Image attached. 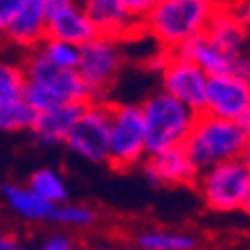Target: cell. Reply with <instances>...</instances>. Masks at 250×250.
<instances>
[{
    "label": "cell",
    "mask_w": 250,
    "mask_h": 250,
    "mask_svg": "<svg viewBox=\"0 0 250 250\" xmlns=\"http://www.w3.org/2000/svg\"><path fill=\"white\" fill-rule=\"evenodd\" d=\"M41 2H43V7H45L47 16H50V14H54V12H61V9H65V7L75 5L77 0H41Z\"/></svg>",
    "instance_id": "obj_30"
},
{
    "label": "cell",
    "mask_w": 250,
    "mask_h": 250,
    "mask_svg": "<svg viewBox=\"0 0 250 250\" xmlns=\"http://www.w3.org/2000/svg\"><path fill=\"white\" fill-rule=\"evenodd\" d=\"M23 2L25 0H0V41L5 39L7 29H9L14 16L18 14V9H21Z\"/></svg>",
    "instance_id": "obj_26"
},
{
    "label": "cell",
    "mask_w": 250,
    "mask_h": 250,
    "mask_svg": "<svg viewBox=\"0 0 250 250\" xmlns=\"http://www.w3.org/2000/svg\"><path fill=\"white\" fill-rule=\"evenodd\" d=\"M244 29H246V43H248V50H250V12L244 18Z\"/></svg>",
    "instance_id": "obj_33"
},
{
    "label": "cell",
    "mask_w": 250,
    "mask_h": 250,
    "mask_svg": "<svg viewBox=\"0 0 250 250\" xmlns=\"http://www.w3.org/2000/svg\"><path fill=\"white\" fill-rule=\"evenodd\" d=\"M232 72L241 79V82L246 83V86L250 88V50H246V52H241L237 59H234L232 63Z\"/></svg>",
    "instance_id": "obj_28"
},
{
    "label": "cell",
    "mask_w": 250,
    "mask_h": 250,
    "mask_svg": "<svg viewBox=\"0 0 250 250\" xmlns=\"http://www.w3.org/2000/svg\"><path fill=\"white\" fill-rule=\"evenodd\" d=\"M250 104V88L234 72H223L208 79L205 88L203 113L212 117H221L230 122H239V117Z\"/></svg>",
    "instance_id": "obj_11"
},
{
    "label": "cell",
    "mask_w": 250,
    "mask_h": 250,
    "mask_svg": "<svg viewBox=\"0 0 250 250\" xmlns=\"http://www.w3.org/2000/svg\"><path fill=\"white\" fill-rule=\"evenodd\" d=\"M194 187L201 196V203L209 212L234 214L244 209L246 196L250 192V174L241 160H228L198 171Z\"/></svg>",
    "instance_id": "obj_6"
},
{
    "label": "cell",
    "mask_w": 250,
    "mask_h": 250,
    "mask_svg": "<svg viewBox=\"0 0 250 250\" xmlns=\"http://www.w3.org/2000/svg\"><path fill=\"white\" fill-rule=\"evenodd\" d=\"M145 122L138 102L111 104V133H108V167L128 174L146 160Z\"/></svg>",
    "instance_id": "obj_5"
},
{
    "label": "cell",
    "mask_w": 250,
    "mask_h": 250,
    "mask_svg": "<svg viewBox=\"0 0 250 250\" xmlns=\"http://www.w3.org/2000/svg\"><path fill=\"white\" fill-rule=\"evenodd\" d=\"M176 54H181V57H185L187 61H192L194 65H198L208 77L223 75V72H232L234 59L228 57L226 52H221V50L209 41L205 34L194 36L192 41H187L185 45L178 47Z\"/></svg>",
    "instance_id": "obj_18"
},
{
    "label": "cell",
    "mask_w": 250,
    "mask_h": 250,
    "mask_svg": "<svg viewBox=\"0 0 250 250\" xmlns=\"http://www.w3.org/2000/svg\"><path fill=\"white\" fill-rule=\"evenodd\" d=\"M239 126L244 128V133L250 138V104H248V108L244 111V115L239 117Z\"/></svg>",
    "instance_id": "obj_31"
},
{
    "label": "cell",
    "mask_w": 250,
    "mask_h": 250,
    "mask_svg": "<svg viewBox=\"0 0 250 250\" xmlns=\"http://www.w3.org/2000/svg\"><path fill=\"white\" fill-rule=\"evenodd\" d=\"M111 102H86L65 140V149L90 165L108 163Z\"/></svg>",
    "instance_id": "obj_8"
},
{
    "label": "cell",
    "mask_w": 250,
    "mask_h": 250,
    "mask_svg": "<svg viewBox=\"0 0 250 250\" xmlns=\"http://www.w3.org/2000/svg\"><path fill=\"white\" fill-rule=\"evenodd\" d=\"M122 7L126 9V14L133 18V23L142 29V23L146 21V16L160 5V0H120Z\"/></svg>",
    "instance_id": "obj_25"
},
{
    "label": "cell",
    "mask_w": 250,
    "mask_h": 250,
    "mask_svg": "<svg viewBox=\"0 0 250 250\" xmlns=\"http://www.w3.org/2000/svg\"><path fill=\"white\" fill-rule=\"evenodd\" d=\"M47 39V12L41 0H25L2 41L14 50L29 52L36 50Z\"/></svg>",
    "instance_id": "obj_13"
},
{
    "label": "cell",
    "mask_w": 250,
    "mask_h": 250,
    "mask_svg": "<svg viewBox=\"0 0 250 250\" xmlns=\"http://www.w3.org/2000/svg\"><path fill=\"white\" fill-rule=\"evenodd\" d=\"M86 250H111V248H86Z\"/></svg>",
    "instance_id": "obj_36"
},
{
    "label": "cell",
    "mask_w": 250,
    "mask_h": 250,
    "mask_svg": "<svg viewBox=\"0 0 250 250\" xmlns=\"http://www.w3.org/2000/svg\"><path fill=\"white\" fill-rule=\"evenodd\" d=\"M138 104L145 122L146 153H158L185 145L187 135L196 122V113L176 102L174 97H169L160 88L149 93Z\"/></svg>",
    "instance_id": "obj_3"
},
{
    "label": "cell",
    "mask_w": 250,
    "mask_h": 250,
    "mask_svg": "<svg viewBox=\"0 0 250 250\" xmlns=\"http://www.w3.org/2000/svg\"><path fill=\"white\" fill-rule=\"evenodd\" d=\"M205 36L221 52H226L228 57H232V59H237L241 52L248 50L244 21L230 9V5H219V9L214 12L208 29H205Z\"/></svg>",
    "instance_id": "obj_16"
},
{
    "label": "cell",
    "mask_w": 250,
    "mask_h": 250,
    "mask_svg": "<svg viewBox=\"0 0 250 250\" xmlns=\"http://www.w3.org/2000/svg\"><path fill=\"white\" fill-rule=\"evenodd\" d=\"M124 43L106 36H95L90 43L79 47L77 75L86 83L90 102H108L111 90L124 68Z\"/></svg>",
    "instance_id": "obj_7"
},
{
    "label": "cell",
    "mask_w": 250,
    "mask_h": 250,
    "mask_svg": "<svg viewBox=\"0 0 250 250\" xmlns=\"http://www.w3.org/2000/svg\"><path fill=\"white\" fill-rule=\"evenodd\" d=\"M39 250H77V244L68 232H52L39 246Z\"/></svg>",
    "instance_id": "obj_27"
},
{
    "label": "cell",
    "mask_w": 250,
    "mask_h": 250,
    "mask_svg": "<svg viewBox=\"0 0 250 250\" xmlns=\"http://www.w3.org/2000/svg\"><path fill=\"white\" fill-rule=\"evenodd\" d=\"M241 163H244V167L248 169V174H250V138L246 140V146H244V151H241V158H239Z\"/></svg>",
    "instance_id": "obj_32"
},
{
    "label": "cell",
    "mask_w": 250,
    "mask_h": 250,
    "mask_svg": "<svg viewBox=\"0 0 250 250\" xmlns=\"http://www.w3.org/2000/svg\"><path fill=\"white\" fill-rule=\"evenodd\" d=\"M138 250H198L196 234L174 228H142L133 237Z\"/></svg>",
    "instance_id": "obj_19"
},
{
    "label": "cell",
    "mask_w": 250,
    "mask_h": 250,
    "mask_svg": "<svg viewBox=\"0 0 250 250\" xmlns=\"http://www.w3.org/2000/svg\"><path fill=\"white\" fill-rule=\"evenodd\" d=\"M160 79V90L167 93L169 97H174L176 102H181L189 111L201 115L205 108V88H208V79L203 70L194 65L192 61H187L185 57L176 52H169L165 59L163 70L158 72Z\"/></svg>",
    "instance_id": "obj_9"
},
{
    "label": "cell",
    "mask_w": 250,
    "mask_h": 250,
    "mask_svg": "<svg viewBox=\"0 0 250 250\" xmlns=\"http://www.w3.org/2000/svg\"><path fill=\"white\" fill-rule=\"evenodd\" d=\"M25 75L21 61L0 59V106H14L25 102Z\"/></svg>",
    "instance_id": "obj_22"
},
{
    "label": "cell",
    "mask_w": 250,
    "mask_h": 250,
    "mask_svg": "<svg viewBox=\"0 0 250 250\" xmlns=\"http://www.w3.org/2000/svg\"><path fill=\"white\" fill-rule=\"evenodd\" d=\"M86 16L90 18L97 36L126 41L135 34H142V29L133 23V18L126 14L120 0H77Z\"/></svg>",
    "instance_id": "obj_12"
},
{
    "label": "cell",
    "mask_w": 250,
    "mask_h": 250,
    "mask_svg": "<svg viewBox=\"0 0 250 250\" xmlns=\"http://www.w3.org/2000/svg\"><path fill=\"white\" fill-rule=\"evenodd\" d=\"M216 9V0H160L142 23V34L149 36L158 50L176 52L194 36L205 34Z\"/></svg>",
    "instance_id": "obj_2"
},
{
    "label": "cell",
    "mask_w": 250,
    "mask_h": 250,
    "mask_svg": "<svg viewBox=\"0 0 250 250\" xmlns=\"http://www.w3.org/2000/svg\"><path fill=\"white\" fill-rule=\"evenodd\" d=\"M0 194H2L5 205L12 209V214L18 216L25 223H45L52 216L54 205L43 201L41 196H36L27 185L5 183V185L0 187Z\"/></svg>",
    "instance_id": "obj_17"
},
{
    "label": "cell",
    "mask_w": 250,
    "mask_h": 250,
    "mask_svg": "<svg viewBox=\"0 0 250 250\" xmlns=\"http://www.w3.org/2000/svg\"><path fill=\"white\" fill-rule=\"evenodd\" d=\"M34 120V111L25 102L14 106H0V133H27Z\"/></svg>",
    "instance_id": "obj_24"
},
{
    "label": "cell",
    "mask_w": 250,
    "mask_h": 250,
    "mask_svg": "<svg viewBox=\"0 0 250 250\" xmlns=\"http://www.w3.org/2000/svg\"><path fill=\"white\" fill-rule=\"evenodd\" d=\"M246 216H250V192H248V196H246V203H244V209H241Z\"/></svg>",
    "instance_id": "obj_34"
},
{
    "label": "cell",
    "mask_w": 250,
    "mask_h": 250,
    "mask_svg": "<svg viewBox=\"0 0 250 250\" xmlns=\"http://www.w3.org/2000/svg\"><path fill=\"white\" fill-rule=\"evenodd\" d=\"M145 181L153 187H194L198 169L185 146H171L165 151L149 153L140 165Z\"/></svg>",
    "instance_id": "obj_10"
},
{
    "label": "cell",
    "mask_w": 250,
    "mask_h": 250,
    "mask_svg": "<svg viewBox=\"0 0 250 250\" xmlns=\"http://www.w3.org/2000/svg\"><path fill=\"white\" fill-rule=\"evenodd\" d=\"M82 106L65 104V106H57V108L34 113V120H32V126H29L27 133L34 138V142L39 146H45V149L63 146Z\"/></svg>",
    "instance_id": "obj_14"
},
{
    "label": "cell",
    "mask_w": 250,
    "mask_h": 250,
    "mask_svg": "<svg viewBox=\"0 0 250 250\" xmlns=\"http://www.w3.org/2000/svg\"><path fill=\"white\" fill-rule=\"evenodd\" d=\"M0 250H27L25 244L14 234H2L0 237Z\"/></svg>",
    "instance_id": "obj_29"
},
{
    "label": "cell",
    "mask_w": 250,
    "mask_h": 250,
    "mask_svg": "<svg viewBox=\"0 0 250 250\" xmlns=\"http://www.w3.org/2000/svg\"><path fill=\"white\" fill-rule=\"evenodd\" d=\"M39 52L61 70H77V63H79V47L57 41V39H45L39 45Z\"/></svg>",
    "instance_id": "obj_23"
},
{
    "label": "cell",
    "mask_w": 250,
    "mask_h": 250,
    "mask_svg": "<svg viewBox=\"0 0 250 250\" xmlns=\"http://www.w3.org/2000/svg\"><path fill=\"white\" fill-rule=\"evenodd\" d=\"M50 223H57L68 230H88L99 223V212L86 203H61L52 209Z\"/></svg>",
    "instance_id": "obj_21"
},
{
    "label": "cell",
    "mask_w": 250,
    "mask_h": 250,
    "mask_svg": "<svg viewBox=\"0 0 250 250\" xmlns=\"http://www.w3.org/2000/svg\"><path fill=\"white\" fill-rule=\"evenodd\" d=\"M2 234H5V232H2V230H0V237H2Z\"/></svg>",
    "instance_id": "obj_37"
},
{
    "label": "cell",
    "mask_w": 250,
    "mask_h": 250,
    "mask_svg": "<svg viewBox=\"0 0 250 250\" xmlns=\"http://www.w3.org/2000/svg\"><path fill=\"white\" fill-rule=\"evenodd\" d=\"M21 68L25 75L23 99L34 113L65 104L82 106L90 102V93L77 70H61L52 65L39 52V47L23 54Z\"/></svg>",
    "instance_id": "obj_1"
},
{
    "label": "cell",
    "mask_w": 250,
    "mask_h": 250,
    "mask_svg": "<svg viewBox=\"0 0 250 250\" xmlns=\"http://www.w3.org/2000/svg\"><path fill=\"white\" fill-rule=\"evenodd\" d=\"M95 36L97 32H95L90 18L77 2L47 16V39H57V41L70 43L75 47H83Z\"/></svg>",
    "instance_id": "obj_15"
},
{
    "label": "cell",
    "mask_w": 250,
    "mask_h": 250,
    "mask_svg": "<svg viewBox=\"0 0 250 250\" xmlns=\"http://www.w3.org/2000/svg\"><path fill=\"white\" fill-rule=\"evenodd\" d=\"M246 140L248 135L239 126V122L201 113L196 115V122L183 146L189 153L198 171H203V169L228 163V160H239L246 146Z\"/></svg>",
    "instance_id": "obj_4"
},
{
    "label": "cell",
    "mask_w": 250,
    "mask_h": 250,
    "mask_svg": "<svg viewBox=\"0 0 250 250\" xmlns=\"http://www.w3.org/2000/svg\"><path fill=\"white\" fill-rule=\"evenodd\" d=\"M216 2H219V5H228V2H230V0H216Z\"/></svg>",
    "instance_id": "obj_35"
},
{
    "label": "cell",
    "mask_w": 250,
    "mask_h": 250,
    "mask_svg": "<svg viewBox=\"0 0 250 250\" xmlns=\"http://www.w3.org/2000/svg\"><path fill=\"white\" fill-rule=\"evenodd\" d=\"M25 185L36 194L41 196L43 201H47L50 205H61L70 201V187L65 176L54 167H39L34 169L32 174L27 176V183Z\"/></svg>",
    "instance_id": "obj_20"
}]
</instances>
